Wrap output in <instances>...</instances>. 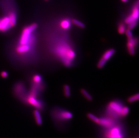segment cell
Listing matches in <instances>:
<instances>
[{
    "label": "cell",
    "instance_id": "5b68a950",
    "mask_svg": "<svg viewBox=\"0 0 139 138\" xmlns=\"http://www.w3.org/2000/svg\"><path fill=\"white\" fill-rule=\"evenodd\" d=\"M116 123V120L109 116H106L99 118L97 124L104 128H107Z\"/></svg>",
    "mask_w": 139,
    "mask_h": 138
},
{
    "label": "cell",
    "instance_id": "52a82bcc",
    "mask_svg": "<svg viewBox=\"0 0 139 138\" xmlns=\"http://www.w3.org/2000/svg\"><path fill=\"white\" fill-rule=\"evenodd\" d=\"M11 28H12V26L7 15L0 18V31L5 32Z\"/></svg>",
    "mask_w": 139,
    "mask_h": 138
},
{
    "label": "cell",
    "instance_id": "3957f363",
    "mask_svg": "<svg viewBox=\"0 0 139 138\" xmlns=\"http://www.w3.org/2000/svg\"><path fill=\"white\" fill-rule=\"evenodd\" d=\"M53 119L59 122H66L73 117V114L69 111L61 108H54L51 111Z\"/></svg>",
    "mask_w": 139,
    "mask_h": 138
},
{
    "label": "cell",
    "instance_id": "5bb4252c",
    "mask_svg": "<svg viewBox=\"0 0 139 138\" xmlns=\"http://www.w3.org/2000/svg\"><path fill=\"white\" fill-rule=\"evenodd\" d=\"M139 98V95L138 93L135 94L133 96H131L129 97H128L127 99V101L128 103H132L137 101Z\"/></svg>",
    "mask_w": 139,
    "mask_h": 138
},
{
    "label": "cell",
    "instance_id": "ac0fdd59",
    "mask_svg": "<svg viewBox=\"0 0 139 138\" xmlns=\"http://www.w3.org/2000/svg\"><path fill=\"white\" fill-rule=\"evenodd\" d=\"M70 21L67 20L63 21L61 23V27L65 29H68L70 28Z\"/></svg>",
    "mask_w": 139,
    "mask_h": 138
},
{
    "label": "cell",
    "instance_id": "8992f818",
    "mask_svg": "<svg viewBox=\"0 0 139 138\" xmlns=\"http://www.w3.org/2000/svg\"><path fill=\"white\" fill-rule=\"evenodd\" d=\"M35 40H34L26 44H18L16 48L17 53L19 54H27L31 50L32 47L35 44Z\"/></svg>",
    "mask_w": 139,
    "mask_h": 138
},
{
    "label": "cell",
    "instance_id": "ba28073f",
    "mask_svg": "<svg viewBox=\"0 0 139 138\" xmlns=\"http://www.w3.org/2000/svg\"><path fill=\"white\" fill-rule=\"evenodd\" d=\"M139 18V9H138V2L137 6L134 7L133 11L131 15L128 16L126 19H125V23L126 24H129L131 22L135 21H137Z\"/></svg>",
    "mask_w": 139,
    "mask_h": 138
},
{
    "label": "cell",
    "instance_id": "8fae6325",
    "mask_svg": "<svg viewBox=\"0 0 139 138\" xmlns=\"http://www.w3.org/2000/svg\"><path fill=\"white\" fill-rule=\"evenodd\" d=\"M115 50L113 48L108 50L103 55L101 58H102L103 59H104V60L107 61V60L112 57V56L115 53Z\"/></svg>",
    "mask_w": 139,
    "mask_h": 138
},
{
    "label": "cell",
    "instance_id": "7402d4cb",
    "mask_svg": "<svg viewBox=\"0 0 139 138\" xmlns=\"http://www.w3.org/2000/svg\"><path fill=\"white\" fill-rule=\"evenodd\" d=\"M1 76L3 78H6L8 76V73L6 71H2L1 73Z\"/></svg>",
    "mask_w": 139,
    "mask_h": 138
},
{
    "label": "cell",
    "instance_id": "4fadbf2b",
    "mask_svg": "<svg viewBox=\"0 0 139 138\" xmlns=\"http://www.w3.org/2000/svg\"><path fill=\"white\" fill-rule=\"evenodd\" d=\"M86 116L92 121L94 122L95 123L97 124L98 120V118H99L97 117V116H95L94 114H92V113H91V112L87 113L86 114Z\"/></svg>",
    "mask_w": 139,
    "mask_h": 138
},
{
    "label": "cell",
    "instance_id": "cb8c5ba5",
    "mask_svg": "<svg viewBox=\"0 0 139 138\" xmlns=\"http://www.w3.org/2000/svg\"><path fill=\"white\" fill-rule=\"evenodd\" d=\"M138 138V137H136V138Z\"/></svg>",
    "mask_w": 139,
    "mask_h": 138
},
{
    "label": "cell",
    "instance_id": "30bf717a",
    "mask_svg": "<svg viewBox=\"0 0 139 138\" xmlns=\"http://www.w3.org/2000/svg\"><path fill=\"white\" fill-rule=\"evenodd\" d=\"M33 115L35 119V122L37 125L38 126L42 125V120L40 111L36 109L33 111Z\"/></svg>",
    "mask_w": 139,
    "mask_h": 138
},
{
    "label": "cell",
    "instance_id": "7a4b0ae2",
    "mask_svg": "<svg viewBox=\"0 0 139 138\" xmlns=\"http://www.w3.org/2000/svg\"><path fill=\"white\" fill-rule=\"evenodd\" d=\"M103 132V138H126L123 126L117 123L111 127L105 128Z\"/></svg>",
    "mask_w": 139,
    "mask_h": 138
},
{
    "label": "cell",
    "instance_id": "9a60e30c",
    "mask_svg": "<svg viewBox=\"0 0 139 138\" xmlns=\"http://www.w3.org/2000/svg\"><path fill=\"white\" fill-rule=\"evenodd\" d=\"M64 95L67 98L70 97L71 95L70 87L68 85H64Z\"/></svg>",
    "mask_w": 139,
    "mask_h": 138
},
{
    "label": "cell",
    "instance_id": "277c9868",
    "mask_svg": "<svg viewBox=\"0 0 139 138\" xmlns=\"http://www.w3.org/2000/svg\"><path fill=\"white\" fill-rule=\"evenodd\" d=\"M37 98L36 96H31L28 93L26 99L25 104L27 105H32L36 109L39 111H42L44 109V103L42 101Z\"/></svg>",
    "mask_w": 139,
    "mask_h": 138
},
{
    "label": "cell",
    "instance_id": "d4e9b609",
    "mask_svg": "<svg viewBox=\"0 0 139 138\" xmlns=\"http://www.w3.org/2000/svg\"><path fill=\"white\" fill-rule=\"evenodd\" d=\"M46 1H48V0H46Z\"/></svg>",
    "mask_w": 139,
    "mask_h": 138
},
{
    "label": "cell",
    "instance_id": "6da1fadb",
    "mask_svg": "<svg viewBox=\"0 0 139 138\" xmlns=\"http://www.w3.org/2000/svg\"><path fill=\"white\" fill-rule=\"evenodd\" d=\"M130 109L128 106L123 105L121 101H110L106 106V116H109L114 119L125 118L128 115Z\"/></svg>",
    "mask_w": 139,
    "mask_h": 138
},
{
    "label": "cell",
    "instance_id": "7c38bea8",
    "mask_svg": "<svg viewBox=\"0 0 139 138\" xmlns=\"http://www.w3.org/2000/svg\"><path fill=\"white\" fill-rule=\"evenodd\" d=\"M81 92L83 96H84L86 99L88 101H92V96L88 93L86 90L84 89H82L81 90Z\"/></svg>",
    "mask_w": 139,
    "mask_h": 138
},
{
    "label": "cell",
    "instance_id": "2e32d148",
    "mask_svg": "<svg viewBox=\"0 0 139 138\" xmlns=\"http://www.w3.org/2000/svg\"><path fill=\"white\" fill-rule=\"evenodd\" d=\"M33 83L35 84H39L41 83V82L42 81V77L39 74H35L33 76Z\"/></svg>",
    "mask_w": 139,
    "mask_h": 138
},
{
    "label": "cell",
    "instance_id": "e0dca14e",
    "mask_svg": "<svg viewBox=\"0 0 139 138\" xmlns=\"http://www.w3.org/2000/svg\"><path fill=\"white\" fill-rule=\"evenodd\" d=\"M72 22L73 24H75V25L78 27L79 28H84L85 27V24L83 22L77 19H73L72 21Z\"/></svg>",
    "mask_w": 139,
    "mask_h": 138
},
{
    "label": "cell",
    "instance_id": "9c48e42d",
    "mask_svg": "<svg viewBox=\"0 0 139 138\" xmlns=\"http://www.w3.org/2000/svg\"><path fill=\"white\" fill-rule=\"evenodd\" d=\"M137 44V40L135 38L132 37L128 39L127 47L129 54L133 55L135 54V47Z\"/></svg>",
    "mask_w": 139,
    "mask_h": 138
},
{
    "label": "cell",
    "instance_id": "603a6c76",
    "mask_svg": "<svg viewBox=\"0 0 139 138\" xmlns=\"http://www.w3.org/2000/svg\"><path fill=\"white\" fill-rule=\"evenodd\" d=\"M127 0H122V2H127Z\"/></svg>",
    "mask_w": 139,
    "mask_h": 138
},
{
    "label": "cell",
    "instance_id": "d6986e66",
    "mask_svg": "<svg viewBox=\"0 0 139 138\" xmlns=\"http://www.w3.org/2000/svg\"><path fill=\"white\" fill-rule=\"evenodd\" d=\"M126 31V27L124 23H121L119 24L118 28V31L120 34H123Z\"/></svg>",
    "mask_w": 139,
    "mask_h": 138
},
{
    "label": "cell",
    "instance_id": "44dd1931",
    "mask_svg": "<svg viewBox=\"0 0 139 138\" xmlns=\"http://www.w3.org/2000/svg\"><path fill=\"white\" fill-rule=\"evenodd\" d=\"M125 33H126V35L127 37L128 38V39L129 38H131L132 37H133V35H132V33L131 30L129 29L126 30L125 31Z\"/></svg>",
    "mask_w": 139,
    "mask_h": 138
},
{
    "label": "cell",
    "instance_id": "ffe728a7",
    "mask_svg": "<svg viewBox=\"0 0 139 138\" xmlns=\"http://www.w3.org/2000/svg\"><path fill=\"white\" fill-rule=\"evenodd\" d=\"M137 22H137V20L135 21H133V22H131L129 24H128V29L132 30L134 29V28H135L136 26L137 25Z\"/></svg>",
    "mask_w": 139,
    "mask_h": 138
}]
</instances>
